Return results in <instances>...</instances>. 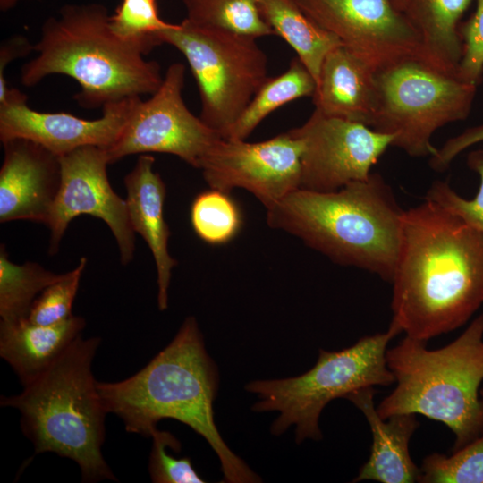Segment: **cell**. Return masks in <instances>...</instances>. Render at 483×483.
I'll return each mask as SVG.
<instances>
[{
	"mask_svg": "<svg viewBox=\"0 0 483 483\" xmlns=\"http://www.w3.org/2000/svg\"><path fill=\"white\" fill-rule=\"evenodd\" d=\"M391 283L401 333L428 342L461 327L483 304V233L425 199L404 211Z\"/></svg>",
	"mask_w": 483,
	"mask_h": 483,
	"instance_id": "cell-1",
	"label": "cell"
},
{
	"mask_svg": "<svg viewBox=\"0 0 483 483\" xmlns=\"http://www.w3.org/2000/svg\"><path fill=\"white\" fill-rule=\"evenodd\" d=\"M218 386L217 366L192 316L184 319L171 343L139 372L118 382L97 381L106 412L121 418L126 431L150 437L159 420H178L206 439L216 453L223 482H261L228 447L216 426L213 403Z\"/></svg>",
	"mask_w": 483,
	"mask_h": 483,
	"instance_id": "cell-2",
	"label": "cell"
},
{
	"mask_svg": "<svg viewBox=\"0 0 483 483\" xmlns=\"http://www.w3.org/2000/svg\"><path fill=\"white\" fill-rule=\"evenodd\" d=\"M404 210L372 174L329 192L296 189L267 209V225L303 241L335 263L392 281Z\"/></svg>",
	"mask_w": 483,
	"mask_h": 483,
	"instance_id": "cell-3",
	"label": "cell"
},
{
	"mask_svg": "<svg viewBox=\"0 0 483 483\" xmlns=\"http://www.w3.org/2000/svg\"><path fill=\"white\" fill-rule=\"evenodd\" d=\"M109 19L101 4L64 5L43 23L33 45L37 55L21 68V83L31 87L50 75L68 76L80 86L75 100L90 109L153 94L164 78L159 64L114 34Z\"/></svg>",
	"mask_w": 483,
	"mask_h": 483,
	"instance_id": "cell-4",
	"label": "cell"
},
{
	"mask_svg": "<svg viewBox=\"0 0 483 483\" xmlns=\"http://www.w3.org/2000/svg\"><path fill=\"white\" fill-rule=\"evenodd\" d=\"M99 343L98 337L80 335L21 394L0 402L21 412V429L36 453L72 460L83 482L116 480L101 453L107 412L91 370Z\"/></svg>",
	"mask_w": 483,
	"mask_h": 483,
	"instance_id": "cell-5",
	"label": "cell"
},
{
	"mask_svg": "<svg viewBox=\"0 0 483 483\" xmlns=\"http://www.w3.org/2000/svg\"><path fill=\"white\" fill-rule=\"evenodd\" d=\"M386 357L396 386L377 408L382 419L419 414L439 421L454 435L453 451L483 434V314L441 348L405 335Z\"/></svg>",
	"mask_w": 483,
	"mask_h": 483,
	"instance_id": "cell-6",
	"label": "cell"
},
{
	"mask_svg": "<svg viewBox=\"0 0 483 483\" xmlns=\"http://www.w3.org/2000/svg\"><path fill=\"white\" fill-rule=\"evenodd\" d=\"M399 334L389 325L386 332L363 336L350 347L332 352L320 349L316 364L300 376L248 383L245 389L258 396L252 411H278L270 428L274 436L294 426L297 444L320 440L319 418L331 401L360 388L395 383L386 353L389 342Z\"/></svg>",
	"mask_w": 483,
	"mask_h": 483,
	"instance_id": "cell-7",
	"label": "cell"
},
{
	"mask_svg": "<svg viewBox=\"0 0 483 483\" xmlns=\"http://www.w3.org/2000/svg\"><path fill=\"white\" fill-rule=\"evenodd\" d=\"M477 85L409 58L376 72L377 100L370 128L394 137L392 146L413 157L432 156L433 134L465 120Z\"/></svg>",
	"mask_w": 483,
	"mask_h": 483,
	"instance_id": "cell-8",
	"label": "cell"
},
{
	"mask_svg": "<svg viewBox=\"0 0 483 483\" xmlns=\"http://www.w3.org/2000/svg\"><path fill=\"white\" fill-rule=\"evenodd\" d=\"M162 44L176 48L196 80L199 117L222 138L268 78L267 57L257 38L183 20L157 33Z\"/></svg>",
	"mask_w": 483,
	"mask_h": 483,
	"instance_id": "cell-9",
	"label": "cell"
},
{
	"mask_svg": "<svg viewBox=\"0 0 483 483\" xmlns=\"http://www.w3.org/2000/svg\"><path fill=\"white\" fill-rule=\"evenodd\" d=\"M184 82L185 66L174 63L150 97L135 100L119 137L105 148L110 164L130 155L165 153L199 168L202 157L222 137L188 109Z\"/></svg>",
	"mask_w": 483,
	"mask_h": 483,
	"instance_id": "cell-10",
	"label": "cell"
},
{
	"mask_svg": "<svg viewBox=\"0 0 483 483\" xmlns=\"http://www.w3.org/2000/svg\"><path fill=\"white\" fill-rule=\"evenodd\" d=\"M291 131L301 145L299 189L317 192L335 191L368 179L394 139L363 123L326 116L315 109L301 126Z\"/></svg>",
	"mask_w": 483,
	"mask_h": 483,
	"instance_id": "cell-11",
	"label": "cell"
},
{
	"mask_svg": "<svg viewBox=\"0 0 483 483\" xmlns=\"http://www.w3.org/2000/svg\"><path fill=\"white\" fill-rule=\"evenodd\" d=\"M301 155V142L291 130L258 142L220 138L198 169L211 189L247 190L267 209L300 188Z\"/></svg>",
	"mask_w": 483,
	"mask_h": 483,
	"instance_id": "cell-12",
	"label": "cell"
},
{
	"mask_svg": "<svg viewBox=\"0 0 483 483\" xmlns=\"http://www.w3.org/2000/svg\"><path fill=\"white\" fill-rule=\"evenodd\" d=\"M62 179L47 226L50 230L48 251L55 255L73 218L89 215L101 219L112 232L123 265L130 264L135 252V232L127 203L112 188L103 148L87 146L60 157Z\"/></svg>",
	"mask_w": 483,
	"mask_h": 483,
	"instance_id": "cell-13",
	"label": "cell"
},
{
	"mask_svg": "<svg viewBox=\"0 0 483 483\" xmlns=\"http://www.w3.org/2000/svg\"><path fill=\"white\" fill-rule=\"evenodd\" d=\"M295 1L375 72L419 56L418 36L394 0Z\"/></svg>",
	"mask_w": 483,
	"mask_h": 483,
	"instance_id": "cell-14",
	"label": "cell"
},
{
	"mask_svg": "<svg viewBox=\"0 0 483 483\" xmlns=\"http://www.w3.org/2000/svg\"><path fill=\"white\" fill-rule=\"evenodd\" d=\"M138 97L107 104L100 117L89 120L69 113L34 110L25 94L10 88L0 102V140H30L59 157L87 146L108 148L119 137Z\"/></svg>",
	"mask_w": 483,
	"mask_h": 483,
	"instance_id": "cell-15",
	"label": "cell"
},
{
	"mask_svg": "<svg viewBox=\"0 0 483 483\" xmlns=\"http://www.w3.org/2000/svg\"><path fill=\"white\" fill-rule=\"evenodd\" d=\"M2 144L0 222L25 220L47 225L61 184L60 157L26 139Z\"/></svg>",
	"mask_w": 483,
	"mask_h": 483,
	"instance_id": "cell-16",
	"label": "cell"
},
{
	"mask_svg": "<svg viewBox=\"0 0 483 483\" xmlns=\"http://www.w3.org/2000/svg\"><path fill=\"white\" fill-rule=\"evenodd\" d=\"M155 158L149 154L139 156L134 167L124 177L128 214L135 233L148 244L157 274V305L160 310L168 308V290L172 270L177 261L170 255L171 235L164 216L165 184L154 170Z\"/></svg>",
	"mask_w": 483,
	"mask_h": 483,
	"instance_id": "cell-17",
	"label": "cell"
},
{
	"mask_svg": "<svg viewBox=\"0 0 483 483\" xmlns=\"http://www.w3.org/2000/svg\"><path fill=\"white\" fill-rule=\"evenodd\" d=\"M375 388L369 386L345 397L362 412L372 434L369 457L352 482H419L420 470L412 461L409 449L411 438L419 427L417 415L397 414L384 419L375 406Z\"/></svg>",
	"mask_w": 483,
	"mask_h": 483,
	"instance_id": "cell-18",
	"label": "cell"
},
{
	"mask_svg": "<svg viewBox=\"0 0 483 483\" xmlns=\"http://www.w3.org/2000/svg\"><path fill=\"white\" fill-rule=\"evenodd\" d=\"M315 110L370 126L377 100L376 72L343 46L325 57L312 97Z\"/></svg>",
	"mask_w": 483,
	"mask_h": 483,
	"instance_id": "cell-19",
	"label": "cell"
},
{
	"mask_svg": "<svg viewBox=\"0 0 483 483\" xmlns=\"http://www.w3.org/2000/svg\"><path fill=\"white\" fill-rule=\"evenodd\" d=\"M85 319L79 316L42 326L28 318L0 323V356L23 386L46 371L81 335Z\"/></svg>",
	"mask_w": 483,
	"mask_h": 483,
	"instance_id": "cell-20",
	"label": "cell"
},
{
	"mask_svg": "<svg viewBox=\"0 0 483 483\" xmlns=\"http://www.w3.org/2000/svg\"><path fill=\"white\" fill-rule=\"evenodd\" d=\"M472 1L394 0L418 36L419 60L456 75L462 54L459 27Z\"/></svg>",
	"mask_w": 483,
	"mask_h": 483,
	"instance_id": "cell-21",
	"label": "cell"
},
{
	"mask_svg": "<svg viewBox=\"0 0 483 483\" xmlns=\"http://www.w3.org/2000/svg\"><path fill=\"white\" fill-rule=\"evenodd\" d=\"M260 9L274 34L295 51L317 83L326 55L343 46L341 41L309 18L295 0H261Z\"/></svg>",
	"mask_w": 483,
	"mask_h": 483,
	"instance_id": "cell-22",
	"label": "cell"
},
{
	"mask_svg": "<svg viewBox=\"0 0 483 483\" xmlns=\"http://www.w3.org/2000/svg\"><path fill=\"white\" fill-rule=\"evenodd\" d=\"M317 83L298 57L275 77H268L254 95L226 138L246 140L272 112L293 100L313 97Z\"/></svg>",
	"mask_w": 483,
	"mask_h": 483,
	"instance_id": "cell-23",
	"label": "cell"
},
{
	"mask_svg": "<svg viewBox=\"0 0 483 483\" xmlns=\"http://www.w3.org/2000/svg\"><path fill=\"white\" fill-rule=\"evenodd\" d=\"M36 262L15 264L4 244L0 247V317L2 321L28 318L40 292L60 278Z\"/></svg>",
	"mask_w": 483,
	"mask_h": 483,
	"instance_id": "cell-24",
	"label": "cell"
},
{
	"mask_svg": "<svg viewBox=\"0 0 483 483\" xmlns=\"http://www.w3.org/2000/svg\"><path fill=\"white\" fill-rule=\"evenodd\" d=\"M261 0H182L191 23L258 38L274 35L265 21Z\"/></svg>",
	"mask_w": 483,
	"mask_h": 483,
	"instance_id": "cell-25",
	"label": "cell"
},
{
	"mask_svg": "<svg viewBox=\"0 0 483 483\" xmlns=\"http://www.w3.org/2000/svg\"><path fill=\"white\" fill-rule=\"evenodd\" d=\"M191 222L205 242L218 245L232 241L242 225V212L228 192L216 189L199 193L191 208Z\"/></svg>",
	"mask_w": 483,
	"mask_h": 483,
	"instance_id": "cell-26",
	"label": "cell"
},
{
	"mask_svg": "<svg viewBox=\"0 0 483 483\" xmlns=\"http://www.w3.org/2000/svg\"><path fill=\"white\" fill-rule=\"evenodd\" d=\"M419 470L421 483H483V434L450 455H428Z\"/></svg>",
	"mask_w": 483,
	"mask_h": 483,
	"instance_id": "cell-27",
	"label": "cell"
},
{
	"mask_svg": "<svg viewBox=\"0 0 483 483\" xmlns=\"http://www.w3.org/2000/svg\"><path fill=\"white\" fill-rule=\"evenodd\" d=\"M109 21L114 34L147 55L162 45L157 33L172 25L158 15L156 0H122Z\"/></svg>",
	"mask_w": 483,
	"mask_h": 483,
	"instance_id": "cell-28",
	"label": "cell"
},
{
	"mask_svg": "<svg viewBox=\"0 0 483 483\" xmlns=\"http://www.w3.org/2000/svg\"><path fill=\"white\" fill-rule=\"evenodd\" d=\"M87 258L81 257L77 266L62 274L60 278L46 287L34 301L28 319L34 324L48 326L63 322L72 316Z\"/></svg>",
	"mask_w": 483,
	"mask_h": 483,
	"instance_id": "cell-29",
	"label": "cell"
},
{
	"mask_svg": "<svg viewBox=\"0 0 483 483\" xmlns=\"http://www.w3.org/2000/svg\"><path fill=\"white\" fill-rule=\"evenodd\" d=\"M467 165L480 179L478 192L472 199L459 195L447 182L436 181L426 198L431 199L483 233V149L471 151Z\"/></svg>",
	"mask_w": 483,
	"mask_h": 483,
	"instance_id": "cell-30",
	"label": "cell"
},
{
	"mask_svg": "<svg viewBox=\"0 0 483 483\" xmlns=\"http://www.w3.org/2000/svg\"><path fill=\"white\" fill-rule=\"evenodd\" d=\"M150 437L153 439L149 456L148 470L155 483H203L189 457L176 458L169 454L167 447L178 451L179 441L169 432L155 428Z\"/></svg>",
	"mask_w": 483,
	"mask_h": 483,
	"instance_id": "cell-31",
	"label": "cell"
},
{
	"mask_svg": "<svg viewBox=\"0 0 483 483\" xmlns=\"http://www.w3.org/2000/svg\"><path fill=\"white\" fill-rule=\"evenodd\" d=\"M459 34L462 54L456 76L478 86L483 78V0H477L474 13L461 22Z\"/></svg>",
	"mask_w": 483,
	"mask_h": 483,
	"instance_id": "cell-32",
	"label": "cell"
},
{
	"mask_svg": "<svg viewBox=\"0 0 483 483\" xmlns=\"http://www.w3.org/2000/svg\"><path fill=\"white\" fill-rule=\"evenodd\" d=\"M479 143H483V124L470 127L448 139L430 157L429 165L434 171L443 172L462 151Z\"/></svg>",
	"mask_w": 483,
	"mask_h": 483,
	"instance_id": "cell-33",
	"label": "cell"
},
{
	"mask_svg": "<svg viewBox=\"0 0 483 483\" xmlns=\"http://www.w3.org/2000/svg\"><path fill=\"white\" fill-rule=\"evenodd\" d=\"M33 51V45L23 36H13L3 42L0 47V102L4 99L10 88L4 77L8 64L16 58Z\"/></svg>",
	"mask_w": 483,
	"mask_h": 483,
	"instance_id": "cell-34",
	"label": "cell"
},
{
	"mask_svg": "<svg viewBox=\"0 0 483 483\" xmlns=\"http://www.w3.org/2000/svg\"><path fill=\"white\" fill-rule=\"evenodd\" d=\"M31 0H0V10L2 12H7L15 7L20 3Z\"/></svg>",
	"mask_w": 483,
	"mask_h": 483,
	"instance_id": "cell-35",
	"label": "cell"
},
{
	"mask_svg": "<svg viewBox=\"0 0 483 483\" xmlns=\"http://www.w3.org/2000/svg\"><path fill=\"white\" fill-rule=\"evenodd\" d=\"M480 396L483 399V388L480 389Z\"/></svg>",
	"mask_w": 483,
	"mask_h": 483,
	"instance_id": "cell-36",
	"label": "cell"
}]
</instances>
